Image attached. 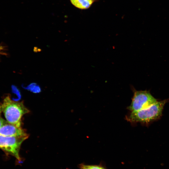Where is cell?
I'll use <instances>...</instances> for the list:
<instances>
[{"label": "cell", "mask_w": 169, "mask_h": 169, "mask_svg": "<svg viewBox=\"0 0 169 169\" xmlns=\"http://www.w3.org/2000/svg\"><path fill=\"white\" fill-rule=\"evenodd\" d=\"M168 101L166 99L158 101L147 108L131 112L127 116V120L132 123L149 125L161 118L164 106Z\"/></svg>", "instance_id": "1"}, {"label": "cell", "mask_w": 169, "mask_h": 169, "mask_svg": "<svg viewBox=\"0 0 169 169\" xmlns=\"http://www.w3.org/2000/svg\"><path fill=\"white\" fill-rule=\"evenodd\" d=\"M1 105L7 122L18 127H21L22 116L29 112L23 103L12 100L8 95L4 99Z\"/></svg>", "instance_id": "2"}, {"label": "cell", "mask_w": 169, "mask_h": 169, "mask_svg": "<svg viewBox=\"0 0 169 169\" xmlns=\"http://www.w3.org/2000/svg\"><path fill=\"white\" fill-rule=\"evenodd\" d=\"M28 137L5 136L0 135V148L14 156L18 163L23 162L19 152L21 144Z\"/></svg>", "instance_id": "3"}, {"label": "cell", "mask_w": 169, "mask_h": 169, "mask_svg": "<svg viewBox=\"0 0 169 169\" xmlns=\"http://www.w3.org/2000/svg\"><path fill=\"white\" fill-rule=\"evenodd\" d=\"M134 95L128 109L131 112L147 108L158 101L150 91L136 90L134 89Z\"/></svg>", "instance_id": "4"}, {"label": "cell", "mask_w": 169, "mask_h": 169, "mask_svg": "<svg viewBox=\"0 0 169 169\" xmlns=\"http://www.w3.org/2000/svg\"><path fill=\"white\" fill-rule=\"evenodd\" d=\"M0 135L5 136H29L26 131L21 127L7 123L0 128Z\"/></svg>", "instance_id": "5"}, {"label": "cell", "mask_w": 169, "mask_h": 169, "mask_svg": "<svg viewBox=\"0 0 169 169\" xmlns=\"http://www.w3.org/2000/svg\"><path fill=\"white\" fill-rule=\"evenodd\" d=\"M72 4L76 7L82 9L89 8L95 0H70Z\"/></svg>", "instance_id": "6"}, {"label": "cell", "mask_w": 169, "mask_h": 169, "mask_svg": "<svg viewBox=\"0 0 169 169\" xmlns=\"http://www.w3.org/2000/svg\"><path fill=\"white\" fill-rule=\"evenodd\" d=\"M24 88L34 93H39L41 91V90L39 86L35 83H31L27 87Z\"/></svg>", "instance_id": "7"}, {"label": "cell", "mask_w": 169, "mask_h": 169, "mask_svg": "<svg viewBox=\"0 0 169 169\" xmlns=\"http://www.w3.org/2000/svg\"><path fill=\"white\" fill-rule=\"evenodd\" d=\"M88 166L90 169H107L102 163L98 165H88Z\"/></svg>", "instance_id": "8"}, {"label": "cell", "mask_w": 169, "mask_h": 169, "mask_svg": "<svg viewBox=\"0 0 169 169\" xmlns=\"http://www.w3.org/2000/svg\"><path fill=\"white\" fill-rule=\"evenodd\" d=\"M11 87L12 93L15 94L18 97V100H19L21 96L19 90L14 85H12Z\"/></svg>", "instance_id": "9"}, {"label": "cell", "mask_w": 169, "mask_h": 169, "mask_svg": "<svg viewBox=\"0 0 169 169\" xmlns=\"http://www.w3.org/2000/svg\"><path fill=\"white\" fill-rule=\"evenodd\" d=\"M79 167L80 169H90L88 165L85 164L84 163H81L79 165Z\"/></svg>", "instance_id": "10"}, {"label": "cell", "mask_w": 169, "mask_h": 169, "mask_svg": "<svg viewBox=\"0 0 169 169\" xmlns=\"http://www.w3.org/2000/svg\"><path fill=\"white\" fill-rule=\"evenodd\" d=\"M8 123L0 116V128L4 125Z\"/></svg>", "instance_id": "11"}, {"label": "cell", "mask_w": 169, "mask_h": 169, "mask_svg": "<svg viewBox=\"0 0 169 169\" xmlns=\"http://www.w3.org/2000/svg\"><path fill=\"white\" fill-rule=\"evenodd\" d=\"M2 112V107L1 105H0V116H1V114Z\"/></svg>", "instance_id": "12"}, {"label": "cell", "mask_w": 169, "mask_h": 169, "mask_svg": "<svg viewBox=\"0 0 169 169\" xmlns=\"http://www.w3.org/2000/svg\"><path fill=\"white\" fill-rule=\"evenodd\" d=\"M3 49V48L2 46H0V51Z\"/></svg>", "instance_id": "13"}]
</instances>
